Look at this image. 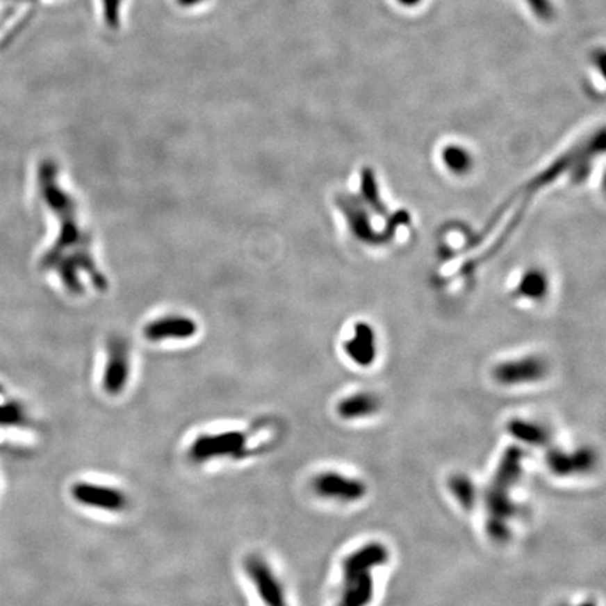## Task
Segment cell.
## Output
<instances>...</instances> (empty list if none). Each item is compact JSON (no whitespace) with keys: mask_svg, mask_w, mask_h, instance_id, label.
<instances>
[{"mask_svg":"<svg viewBox=\"0 0 606 606\" xmlns=\"http://www.w3.org/2000/svg\"><path fill=\"white\" fill-rule=\"evenodd\" d=\"M58 174L52 161H44L38 167L40 194L59 222L58 238L42 256L41 268L56 274L73 296L85 293V278H89L96 289L103 290L107 288V279L96 263L92 235L83 226L78 202L62 188Z\"/></svg>","mask_w":606,"mask_h":606,"instance_id":"1","label":"cell"},{"mask_svg":"<svg viewBox=\"0 0 606 606\" xmlns=\"http://www.w3.org/2000/svg\"><path fill=\"white\" fill-rule=\"evenodd\" d=\"M523 452L509 448L501 458L496 475L486 490L484 502L487 509V534L494 542L505 543L511 538V521L518 515L512 490L522 476Z\"/></svg>","mask_w":606,"mask_h":606,"instance_id":"2","label":"cell"},{"mask_svg":"<svg viewBox=\"0 0 606 606\" xmlns=\"http://www.w3.org/2000/svg\"><path fill=\"white\" fill-rule=\"evenodd\" d=\"M389 559V550L370 542L348 555L343 562V580L336 606H369L373 598V568Z\"/></svg>","mask_w":606,"mask_h":606,"instance_id":"3","label":"cell"},{"mask_svg":"<svg viewBox=\"0 0 606 606\" xmlns=\"http://www.w3.org/2000/svg\"><path fill=\"white\" fill-rule=\"evenodd\" d=\"M253 432L240 428H224L198 434L187 446V459L194 465L218 461H242L254 452Z\"/></svg>","mask_w":606,"mask_h":606,"instance_id":"4","label":"cell"},{"mask_svg":"<svg viewBox=\"0 0 606 606\" xmlns=\"http://www.w3.org/2000/svg\"><path fill=\"white\" fill-rule=\"evenodd\" d=\"M70 497L83 508L104 514H124L131 507L129 496L124 490L95 480L74 482L70 487Z\"/></svg>","mask_w":606,"mask_h":606,"instance_id":"5","label":"cell"},{"mask_svg":"<svg viewBox=\"0 0 606 606\" xmlns=\"http://www.w3.org/2000/svg\"><path fill=\"white\" fill-rule=\"evenodd\" d=\"M243 571L264 606H289L285 588L268 560L260 553L243 559Z\"/></svg>","mask_w":606,"mask_h":606,"instance_id":"6","label":"cell"},{"mask_svg":"<svg viewBox=\"0 0 606 606\" xmlns=\"http://www.w3.org/2000/svg\"><path fill=\"white\" fill-rule=\"evenodd\" d=\"M131 350L124 338L114 337L108 341L104 370L101 376V388L110 398L121 396L131 377Z\"/></svg>","mask_w":606,"mask_h":606,"instance_id":"7","label":"cell"},{"mask_svg":"<svg viewBox=\"0 0 606 606\" xmlns=\"http://www.w3.org/2000/svg\"><path fill=\"white\" fill-rule=\"evenodd\" d=\"M311 487L319 498L338 502H357L368 491L362 480L331 470L316 475L311 482Z\"/></svg>","mask_w":606,"mask_h":606,"instance_id":"8","label":"cell"},{"mask_svg":"<svg viewBox=\"0 0 606 606\" xmlns=\"http://www.w3.org/2000/svg\"><path fill=\"white\" fill-rule=\"evenodd\" d=\"M546 464L550 472L560 477L578 476L591 472L596 464V452L592 448H577L571 452L550 449L546 454Z\"/></svg>","mask_w":606,"mask_h":606,"instance_id":"9","label":"cell"},{"mask_svg":"<svg viewBox=\"0 0 606 606\" xmlns=\"http://www.w3.org/2000/svg\"><path fill=\"white\" fill-rule=\"evenodd\" d=\"M197 325L193 322V319L179 315L172 316H163L161 319H155L152 323H149L145 330V338L161 343L167 340H186L195 334Z\"/></svg>","mask_w":606,"mask_h":606,"instance_id":"10","label":"cell"},{"mask_svg":"<svg viewBox=\"0 0 606 606\" xmlns=\"http://www.w3.org/2000/svg\"><path fill=\"white\" fill-rule=\"evenodd\" d=\"M545 373V366L538 359H523L502 363L496 370V377L504 385H519L538 381Z\"/></svg>","mask_w":606,"mask_h":606,"instance_id":"11","label":"cell"},{"mask_svg":"<svg viewBox=\"0 0 606 606\" xmlns=\"http://www.w3.org/2000/svg\"><path fill=\"white\" fill-rule=\"evenodd\" d=\"M508 431L515 439L530 446H546L552 439V432L546 425L523 418L509 421Z\"/></svg>","mask_w":606,"mask_h":606,"instance_id":"12","label":"cell"},{"mask_svg":"<svg viewBox=\"0 0 606 606\" xmlns=\"http://www.w3.org/2000/svg\"><path fill=\"white\" fill-rule=\"evenodd\" d=\"M379 410V400L370 393H357L340 402L337 413L344 420H358L372 416Z\"/></svg>","mask_w":606,"mask_h":606,"instance_id":"13","label":"cell"},{"mask_svg":"<svg viewBox=\"0 0 606 606\" xmlns=\"http://www.w3.org/2000/svg\"><path fill=\"white\" fill-rule=\"evenodd\" d=\"M449 490L462 508L472 509L477 501V489L466 475H453L449 480Z\"/></svg>","mask_w":606,"mask_h":606,"instance_id":"14","label":"cell"},{"mask_svg":"<svg viewBox=\"0 0 606 606\" xmlns=\"http://www.w3.org/2000/svg\"><path fill=\"white\" fill-rule=\"evenodd\" d=\"M525 2L538 19L550 22L555 17L556 12L552 0H525Z\"/></svg>","mask_w":606,"mask_h":606,"instance_id":"15","label":"cell"},{"mask_svg":"<svg viewBox=\"0 0 606 606\" xmlns=\"http://www.w3.org/2000/svg\"><path fill=\"white\" fill-rule=\"evenodd\" d=\"M103 8H104V19L107 26L113 30L118 28L121 0H103Z\"/></svg>","mask_w":606,"mask_h":606,"instance_id":"16","label":"cell"},{"mask_svg":"<svg viewBox=\"0 0 606 606\" xmlns=\"http://www.w3.org/2000/svg\"><path fill=\"white\" fill-rule=\"evenodd\" d=\"M204 2H205V0H177V3L181 8H194V6H198V5L204 3Z\"/></svg>","mask_w":606,"mask_h":606,"instance_id":"17","label":"cell"},{"mask_svg":"<svg viewBox=\"0 0 606 606\" xmlns=\"http://www.w3.org/2000/svg\"><path fill=\"white\" fill-rule=\"evenodd\" d=\"M398 2L406 8H414V6L420 5L423 0H398Z\"/></svg>","mask_w":606,"mask_h":606,"instance_id":"18","label":"cell"},{"mask_svg":"<svg viewBox=\"0 0 606 606\" xmlns=\"http://www.w3.org/2000/svg\"><path fill=\"white\" fill-rule=\"evenodd\" d=\"M560 606H596V603H595L593 600H584V602H580V603H577V605L563 603V605H560Z\"/></svg>","mask_w":606,"mask_h":606,"instance_id":"19","label":"cell"}]
</instances>
